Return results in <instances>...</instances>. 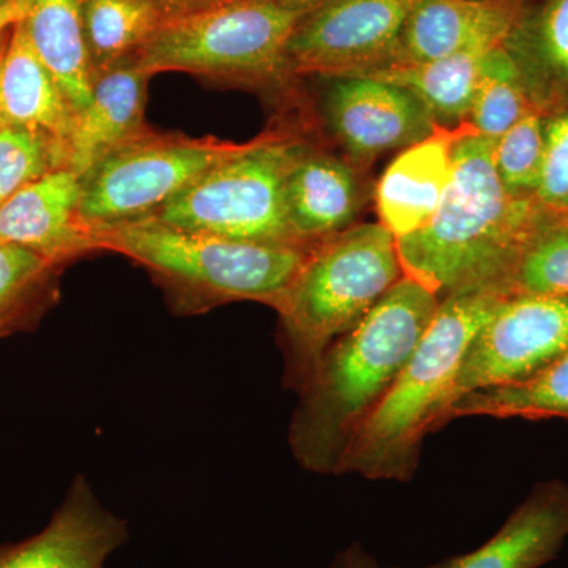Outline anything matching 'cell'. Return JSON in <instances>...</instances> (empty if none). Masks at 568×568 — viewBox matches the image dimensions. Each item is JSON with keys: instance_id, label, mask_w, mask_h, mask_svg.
<instances>
[{"instance_id": "cell-32", "label": "cell", "mask_w": 568, "mask_h": 568, "mask_svg": "<svg viewBox=\"0 0 568 568\" xmlns=\"http://www.w3.org/2000/svg\"><path fill=\"white\" fill-rule=\"evenodd\" d=\"M162 9L164 17L166 14L183 13V11L203 9L212 3L222 2V0H153Z\"/></svg>"}, {"instance_id": "cell-11", "label": "cell", "mask_w": 568, "mask_h": 568, "mask_svg": "<svg viewBox=\"0 0 568 568\" xmlns=\"http://www.w3.org/2000/svg\"><path fill=\"white\" fill-rule=\"evenodd\" d=\"M320 78L325 129L362 173L379 156L424 140L437 125L413 92L392 82L365 74Z\"/></svg>"}, {"instance_id": "cell-17", "label": "cell", "mask_w": 568, "mask_h": 568, "mask_svg": "<svg viewBox=\"0 0 568 568\" xmlns=\"http://www.w3.org/2000/svg\"><path fill=\"white\" fill-rule=\"evenodd\" d=\"M361 170L306 145L286 182V219L295 244L315 248L353 226L364 205Z\"/></svg>"}, {"instance_id": "cell-22", "label": "cell", "mask_w": 568, "mask_h": 568, "mask_svg": "<svg viewBox=\"0 0 568 568\" xmlns=\"http://www.w3.org/2000/svg\"><path fill=\"white\" fill-rule=\"evenodd\" d=\"M489 51L458 52L417 65H392L354 74L405 88L425 104L437 125L458 126L469 118L478 74Z\"/></svg>"}, {"instance_id": "cell-16", "label": "cell", "mask_w": 568, "mask_h": 568, "mask_svg": "<svg viewBox=\"0 0 568 568\" xmlns=\"http://www.w3.org/2000/svg\"><path fill=\"white\" fill-rule=\"evenodd\" d=\"M148 80L134 58L95 74L91 99L74 112L62 141V166L82 179L115 149L149 132L144 125Z\"/></svg>"}, {"instance_id": "cell-18", "label": "cell", "mask_w": 568, "mask_h": 568, "mask_svg": "<svg viewBox=\"0 0 568 568\" xmlns=\"http://www.w3.org/2000/svg\"><path fill=\"white\" fill-rule=\"evenodd\" d=\"M503 47L536 110L568 112V0H521Z\"/></svg>"}, {"instance_id": "cell-5", "label": "cell", "mask_w": 568, "mask_h": 568, "mask_svg": "<svg viewBox=\"0 0 568 568\" xmlns=\"http://www.w3.org/2000/svg\"><path fill=\"white\" fill-rule=\"evenodd\" d=\"M403 276L396 239L381 223L355 224L310 250L275 310L282 321L286 386L301 390L325 349Z\"/></svg>"}, {"instance_id": "cell-12", "label": "cell", "mask_w": 568, "mask_h": 568, "mask_svg": "<svg viewBox=\"0 0 568 568\" xmlns=\"http://www.w3.org/2000/svg\"><path fill=\"white\" fill-rule=\"evenodd\" d=\"M126 540L125 519L104 508L78 477L39 534L0 547V568H104Z\"/></svg>"}, {"instance_id": "cell-21", "label": "cell", "mask_w": 568, "mask_h": 568, "mask_svg": "<svg viewBox=\"0 0 568 568\" xmlns=\"http://www.w3.org/2000/svg\"><path fill=\"white\" fill-rule=\"evenodd\" d=\"M84 0H28L22 18L29 40L74 112L91 99L93 73L85 43Z\"/></svg>"}, {"instance_id": "cell-15", "label": "cell", "mask_w": 568, "mask_h": 568, "mask_svg": "<svg viewBox=\"0 0 568 568\" xmlns=\"http://www.w3.org/2000/svg\"><path fill=\"white\" fill-rule=\"evenodd\" d=\"M519 2L418 0L386 67L417 65L458 52L503 47Z\"/></svg>"}, {"instance_id": "cell-35", "label": "cell", "mask_w": 568, "mask_h": 568, "mask_svg": "<svg viewBox=\"0 0 568 568\" xmlns=\"http://www.w3.org/2000/svg\"><path fill=\"white\" fill-rule=\"evenodd\" d=\"M10 29L11 28L6 29V31H3V32H0V58H2L3 50H6L7 41H9ZM0 126H2V125H0Z\"/></svg>"}, {"instance_id": "cell-36", "label": "cell", "mask_w": 568, "mask_h": 568, "mask_svg": "<svg viewBox=\"0 0 568 568\" xmlns=\"http://www.w3.org/2000/svg\"><path fill=\"white\" fill-rule=\"evenodd\" d=\"M13 2H17V0H0V13H2L3 10L9 9Z\"/></svg>"}, {"instance_id": "cell-25", "label": "cell", "mask_w": 568, "mask_h": 568, "mask_svg": "<svg viewBox=\"0 0 568 568\" xmlns=\"http://www.w3.org/2000/svg\"><path fill=\"white\" fill-rule=\"evenodd\" d=\"M59 268L31 250L0 244V338L37 324L52 302Z\"/></svg>"}, {"instance_id": "cell-29", "label": "cell", "mask_w": 568, "mask_h": 568, "mask_svg": "<svg viewBox=\"0 0 568 568\" xmlns=\"http://www.w3.org/2000/svg\"><path fill=\"white\" fill-rule=\"evenodd\" d=\"M61 166V142L50 134L22 126H0V205L22 186Z\"/></svg>"}, {"instance_id": "cell-34", "label": "cell", "mask_w": 568, "mask_h": 568, "mask_svg": "<svg viewBox=\"0 0 568 568\" xmlns=\"http://www.w3.org/2000/svg\"><path fill=\"white\" fill-rule=\"evenodd\" d=\"M276 3L283 7V9L294 11V13L305 17V14L312 13L317 7L323 6L325 0H275Z\"/></svg>"}, {"instance_id": "cell-9", "label": "cell", "mask_w": 568, "mask_h": 568, "mask_svg": "<svg viewBox=\"0 0 568 568\" xmlns=\"http://www.w3.org/2000/svg\"><path fill=\"white\" fill-rule=\"evenodd\" d=\"M567 351L568 295H507L467 347L450 406L470 392L529 379Z\"/></svg>"}, {"instance_id": "cell-13", "label": "cell", "mask_w": 568, "mask_h": 568, "mask_svg": "<svg viewBox=\"0 0 568 568\" xmlns=\"http://www.w3.org/2000/svg\"><path fill=\"white\" fill-rule=\"evenodd\" d=\"M81 197V179L54 168L0 205V244L31 250L58 267L95 252Z\"/></svg>"}, {"instance_id": "cell-8", "label": "cell", "mask_w": 568, "mask_h": 568, "mask_svg": "<svg viewBox=\"0 0 568 568\" xmlns=\"http://www.w3.org/2000/svg\"><path fill=\"white\" fill-rule=\"evenodd\" d=\"M239 145L149 132L125 142L81 179V216L91 230L145 219Z\"/></svg>"}, {"instance_id": "cell-3", "label": "cell", "mask_w": 568, "mask_h": 568, "mask_svg": "<svg viewBox=\"0 0 568 568\" xmlns=\"http://www.w3.org/2000/svg\"><path fill=\"white\" fill-rule=\"evenodd\" d=\"M507 295L470 291L440 298L402 375L339 462L336 474L369 480L413 478L426 435L440 428L467 347Z\"/></svg>"}, {"instance_id": "cell-14", "label": "cell", "mask_w": 568, "mask_h": 568, "mask_svg": "<svg viewBox=\"0 0 568 568\" xmlns=\"http://www.w3.org/2000/svg\"><path fill=\"white\" fill-rule=\"evenodd\" d=\"M474 130L436 125L424 138L403 149L381 175L375 203L381 224L398 239L416 233L435 215L450 183L455 149Z\"/></svg>"}, {"instance_id": "cell-30", "label": "cell", "mask_w": 568, "mask_h": 568, "mask_svg": "<svg viewBox=\"0 0 568 568\" xmlns=\"http://www.w3.org/2000/svg\"><path fill=\"white\" fill-rule=\"evenodd\" d=\"M541 211L568 216V112L545 115V151L536 196Z\"/></svg>"}, {"instance_id": "cell-31", "label": "cell", "mask_w": 568, "mask_h": 568, "mask_svg": "<svg viewBox=\"0 0 568 568\" xmlns=\"http://www.w3.org/2000/svg\"><path fill=\"white\" fill-rule=\"evenodd\" d=\"M331 568H387L381 566L372 555L365 551L361 545H351L346 548Z\"/></svg>"}, {"instance_id": "cell-24", "label": "cell", "mask_w": 568, "mask_h": 568, "mask_svg": "<svg viewBox=\"0 0 568 568\" xmlns=\"http://www.w3.org/2000/svg\"><path fill=\"white\" fill-rule=\"evenodd\" d=\"M85 43L93 73L133 59L164 20L153 0H84Z\"/></svg>"}, {"instance_id": "cell-7", "label": "cell", "mask_w": 568, "mask_h": 568, "mask_svg": "<svg viewBox=\"0 0 568 568\" xmlns=\"http://www.w3.org/2000/svg\"><path fill=\"white\" fill-rule=\"evenodd\" d=\"M306 145L287 133L241 144L149 216L194 233L298 246L287 226L286 182Z\"/></svg>"}, {"instance_id": "cell-19", "label": "cell", "mask_w": 568, "mask_h": 568, "mask_svg": "<svg viewBox=\"0 0 568 568\" xmlns=\"http://www.w3.org/2000/svg\"><path fill=\"white\" fill-rule=\"evenodd\" d=\"M568 540V485H538L503 528L474 551L432 568H540Z\"/></svg>"}, {"instance_id": "cell-23", "label": "cell", "mask_w": 568, "mask_h": 568, "mask_svg": "<svg viewBox=\"0 0 568 568\" xmlns=\"http://www.w3.org/2000/svg\"><path fill=\"white\" fill-rule=\"evenodd\" d=\"M462 417L568 420V351L521 383L481 388L459 396L444 413L440 428L447 422Z\"/></svg>"}, {"instance_id": "cell-2", "label": "cell", "mask_w": 568, "mask_h": 568, "mask_svg": "<svg viewBox=\"0 0 568 568\" xmlns=\"http://www.w3.org/2000/svg\"><path fill=\"white\" fill-rule=\"evenodd\" d=\"M544 212L534 200L508 196L493 164V141L470 130L455 149L433 219L396 241L403 272L439 298L470 291L508 295L518 254Z\"/></svg>"}, {"instance_id": "cell-10", "label": "cell", "mask_w": 568, "mask_h": 568, "mask_svg": "<svg viewBox=\"0 0 568 568\" xmlns=\"http://www.w3.org/2000/svg\"><path fill=\"white\" fill-rule=\"evenodd\" d=\"M418 0H325L298 22L286 47L287 74H354L390 62Z\"/></svg>"}, {"instance_id": "cell-1", "label": "cell", "mask_w": 568, "mask_h": 568, "mask_svg": "<svg viewBox=\"0 0 568 568\" xmlns=\"http://www.w3.org/2000/svg\"><path fill=\"white\" fill-rule=\"evenodd\" d=\"M440 298L403 276L347 334L325 349L290 425L298 465L336 474L351 440L402 375Z\"/></svg>"}, {"instance_id": "cell-20", "label": "cell", "mask_w": 568, "mask_h": 568, "mask_svg": "<svg viewBox=\"0 0 568 568\" xmlns=\"http://www.w3.org/2000/svg\"><path fill=\"white\" fill-rule=\"evenodd\" d=\"M73 118L61 85L33 50L24 22H14L0 58V125L39 130L62 144Z\"/></svg>"}, {"instance_id": "cell-4", "label": "cell", "mask_w": 568, "mask_h": 568, "mask_svg": "<svg viewBox=\"0 0 568 568\" xmlns=\"http://www.w3.org/2000/svg\"><path fill=\"white\" fill-rule=\"evenodd\" d=\"M95 252H114L148 268L175 308L201 313L230 302L278 308L310 250L194 233L153 216L92 230Z\"/></svg>"}, {"instance_id": "cell-27", "label": "cell", "mask_w": 568, "mask_h": 568, "mask_svg": "<svg viewBox=\"0 0 568 568\" xmlns=\"http://www.w3.org/2000/svg\"><path fill=\"white\" fill-rule=\"evenodd\" d=\"M508 295H568V216L544 212L518 254Z\"/></svg>"}, {"instance_id": "cell-33", "label": "cell", "mask_w": 568, "mask_h": 568, "mask_svg": "<svg viewBox=\"0 0 568 568\" xmlns=\"http://www.w3.org/2000/svg\"><path fill=\"white\" fill-rule=\"evenodd\" d=\"M26 11H28V0H17V2L11 3L9 9L0 13V32L22 20L26 17Z\"/></svg>"}, {"instance_id": "cell-26", "label": "cell", "mask_w": 568, "mask_h": 568, "mask_svg": "<svg viewBox=\"0 0 568 568\" xmlns=\"http://www.w3.org/2000/svg\"><path fill=\"white\" fill-rule=\"evenodd\" d=\"M534 111L536 106L508 52L504 47L489 51L481 63L467 123L481 138L495 142Z\"/></svg>"}, {"instance_id": "cell-28", "label": "cell", "mask_w": 568, "mask_h": 568, "mask_svg": "<svg viewBox=\"0 0 568 568\" xmlns=\"http://www.w3.org/2000/svg\"><path fill=\"white\" fill-rule=\"evenodd\" d=\"M545 151V114L534 111L493 142V164L508 196L534 200Z\"/></svg>"}, {"instance_id": "cell-6", "label": "cell", "mask_w": 568, "mask_h": 568, "mask_svg": "<svg viewBox=\"0 0 568 568\" xmlns=\"http://www.w3.org/2000/svg\"><path fill=\"white\" fill-rule=\"evenodd\" d=\"M302 18L275 0H222L166 14L134 63L149 78L186 71L246 84L282 82L290 78L286 47Z\"/></svg>"}]
</instances>
